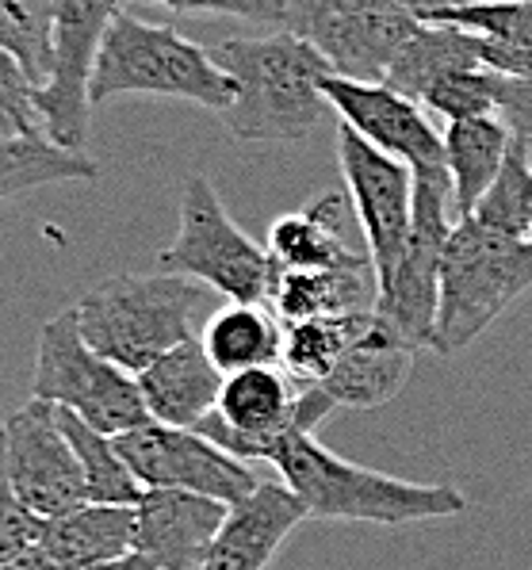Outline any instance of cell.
I'll return each instance as SVG.
<instances>
[{
  "mask_svg": "<svg viewBox=\"0 0 532 570\" xmlns=\"http://www.w3.org/2000/svg\"><path fill=\"white\" fill-rule=\"evenodd\" d=\"M211 58L234 81L223 122L238 142H303L334 111L322 96L329 66L292 31L215 42Z\"/></svg>",
  "mask_w": 532,
  "mask_h": 570,
  "instance_id": "obj_1",
  "label": "cell"
},
{
  "mask_svg": "<svg viewBox=\"0 0 532 570\" xmlns=\"http://www.w3.org/2000/svg\"><path fill=\"white\" fill-rule=\"evenodd\" d=\"M284 487L303 502L307 517L318 521H372L406 524L456 517L467 510V498L444 482H406L383 471L348 463L314 436H292L276 455Z\"/></svg>",
  "mask_w": 532,
  "mask_h": 570,
  "instance_id": "obj_2",
  "label": "cell"
},
{
  "mask_svg": "<svg viewBox=\"0 0 532 570\" xmlns=\"http://www.w3.org/2000/svg\"><path fill=\"white\" fill-rule=\"evenodd\" d=\"M204 287L188 276H111L73 303L89 348L124 372H146L157 356L191 341V318L204 306Z\"/></svg>",
  "mask_w": 532,
  "mask_h": 570,
  "instance_id": "obj_3",
  "label": "cell"
},
{
  "mask_svg": "<svg viewBox=\"0 0 532 570\" xmlns=\"http://www.w3.org/2000/svg\"><path fill=\"white\" fill-rule=\"evenodd\" d=\"M116 96H169L226 111L234 100V81L219 69L211 50L185 39L177 28L119 12L96 55L89 104L100 108Z\"/></svg>",
  "mask_w": 532,
  "mask_h": 570,
  "instance_id": "obj_4",
  "label": "cell"
},
{
  "mask_svg": "<svg viewBox=\"0 0 532 570\" xmlns=\"http://www.w3.org/2000/svg\"><path fill=\"white\" fill-rule=\"evenodd\" d=\"M532 287V238L483 230L475 218L452 226L441 249V303L433 353L467 348L494 318Z\"/></svg>",
  "mask_w": 532,
  "mask_h": 570,
  "instance_id": "obj_5",
  "label": "cell"
},
{
  "mask_svg": "<svg viewBox=\"0 0 532 570\" xmlns=\"http://www.w3.org/2000/svg\"><path fill=\"white\" fill-rule=\"evenodd\" d=\"M161 272L215 287L230 303H268L280 265L226 215L215 184L196 173L185 184L177 238L157 253Z\"/></svg>",
  "mask_w": 532,
  "mask_h": 570,
  "instance_id": "obj_6",
  "label": "cell"
},
{
  "mask_svg": "<svg viewBox=\"0 0 532 570\" xmlns=\"http://www.w3.org/2000/svg\"><path fill=\"white\" fill-rule=\"evenodd\" d=\"M31 399L69 410L104 436H124L150 421L142 394H138V380L89 348L73 306L55 314L39 330Z\"/></svg>",
  "mask_w": 532,
  "mask_h": 570,
  "instance_id": "obj_7",
  "label": "cell"
},
{
  "mask_svg": "<svg viewBox=\"0 0 532 570\" xmlns=\"http://www.w3.org/2000/svg\"><path fill=\"white\" fill-rule=\"evenodd\" d=\"M422 20L395 0H287L284 31L303 39L334 77L376 85Z\"/></svg>",
  "mask_w": 532,
  "mask_h": 570,
  "instance_id": "obj_8",
  "label": "cell"
},
{
  "mask_svg": "<svg viewBox=\"0 0 532 570\" xmlns=\"http://www.w3.org/2000/svg\"><path fill=\"white\" fill-rule=\"evenodd\" d=\"M124 0H50V77L42 85L47 138L62 150L85 154L89 142V85L108 28Z\"/></svg>",
  "mask_w": 532,
  "mask_h": 570,
  "instance_id": "obj_9",
  "label": "cell"
},
{
  "mask_svg": "<svg viewBox=\"0 0 532 570\" xmlns=\"http://www.w3.org/2000/svg\"><path fill=\"white\" fill-rule=\"evenodd\" d=\"M116 449L130 475L142 482V490H185V494H204L234 505L260 487L249 463L234 460L196 429L146 421V425L116 436Z\"/></svg>",
  "mask_w": 532,
  "mask_h": 570,
  "instance_id": "obj_10",
  "label": "cell"
},
{
  "mask_svg": "<svg viewBox=\"0 0 532 570\" xmlns=\"http://www.w3.org/2000/svg\"><path fill=\"white\" fill-rule=\"evenodd\" d=\"M4 441V471L16 498L47 521L85 502V475L73 455V444L58 429L55 406L31 399L28 406L12 410L0 425Z\"/></svg>",
  "mask_w": 532,
  "mask_h": 570,
  "instance_id": "obj_11",
  "label": "cell"
},
{
  "mask_svg": "<svg viewBox=\"0 0 532 570\" xmlns=\"http://www.w3.org/2000/svg\"><path fill=\"white\" fill-rule=\"evenodd\" d=\"M337 157H342V177L353 196V210L361 218L368 257L376 268V279H391L410 245V196L414 177L403 161L380 154L364 142L345 122L337 127Z\"/></svg>",
  "mask_w": 532,
  "mask_h": 570,
  "instance_id": "obj_12",
  "label": "cell"
},
{
  "mask_svg": "<svg viewBox=\"0 0 532 570\" xmlns=\"http://www.w3.org/2000/svg\"><path fill=\"white\" fill-rule=\"evenodd\" d=\"M322 96L329 108L342 116L348 130L376 146L380 154L403 161L410 173H441L444 165V138L425 119L422 104L406 100L391 85H368V81H348V77L329 73L322 81Z\"/></svg>",
  "mask_w": 532,
  "mask_h": 570,
  "instance_id": "obj_13",
  "label": "cell"
},
{
  "mask_svg": "<svg viewBox=\"0 0 532 570\" xmlns=\"http://www.w3.org/2000/svg\"><path fill=\"white\" fill-rule=\"evenodd\" d=\"M226 510L230 505L204 494L146 490L135 505V551L157 570H204Z\"/></svg>",
  "mask_w": 532,
  "mask_h": 570,
  "instance_id": "obj_14",
  "label": "cell"
},
{
  "mask_svg": "<svg viewBox=\"0 0 532 570\" xmlns=\"http://www.w3.org/2000/svg\"><path fill=\"white\" fill-rule=\"evenodd\" d=\"M299 521H307L299 498L280 482H260L249 498L226 510L204 570H268Z\"/></svg>",
  "mask_w": 532,
  "mask_h": 570,
  "instance_id": "obj_15",
  "label": "cell"
},
{
  "mask_svg": "<svg viewBox=\"0 0 532 570\" xmlns=\"http://www.w3.org/2000/svg\"><path fill=\"white\" fill-rule=\"evenodd\" d=\"M444 242L449 238L410 230L403 261L391 272V279H383L376 295V318L414 353L417 348H433V333H437Z\"/></svg>",
  "mask_w": 532,
  "mask_h": 570,
  "instance_id": "obj_16",
  "label": "cell"
},
{
  "mask_svg": "<svg viewBox=\"0 0 532 570\" xmlns=\"http://www.w3.org/2000/svg\"><path fill=\"white\" fill-rule=\"evenodd\" d=\"M268 253L280 268L322 272L368 265V249L348 242V204L342 191H322L307 207L276 218L268 230Z\"/></svg>",
  "mask_w": 532,
  "mask_h": 570,
  "instance_id": "obj_17",
  "label": "cell"
},
{
  "mask_svg": "<svg viewBox=\"0 0 532 570\" xmlns=\"http://www.w3.org/2000/svg\"><path fill=\"white\" fill-rule=\"evenodd\" d=\"M138 394L150 421L177 429H196L207 414H215L226 375L211 364L196 337L177 345L173 353L157 356L146 372L135 375Z\"/></svg>",
  "mask_w": 532,
  "mask_h": 570,
  "instance_id": "obj_18",
  "label": "cell"
},
{
  "mask_svg": "<svg viewBox=\"0 0 532 570\" xmlns=\"http://www.w3.org/2000/svg\"><path fill=\"white\" fill-rule=\"evenodd\" d=\"M39 548L58 570H96L135 551V505L81 502L73 510L47 517Z\"/></svg>",
  "mask_w": 532,
  "mask_h": 570,
  "instance_id": "obj_19",
  "label": "cell"
},
{
  "mask_svg": "<svg viewBox=\"0 0 532 570\" xmlns=\"http://www.w3.org/2000/svg\"><path fill=\"white\" fill-rule=\"evenodd\" d=\"M410 367H414V348H406L372 311L368 333L345 348V356L329 367V375L318 387L334 399V406L372 410L403 391Z\"/></svg>",
  "mask_w": 532,
  "mask_h": 570,
  "instance_id": "obj_20",
  "label": "cell"
},
{
  "mask_svg": "<svg viewBox=\"0 0 532 570\" xmlns=\"http://www.w3.org/2000/svg\"><path fill=\"white\" fill-rule=\"evenodd\" d=\"M380 279L376 268L353 265V268H322V272H295L280 268L273 284V311L284 322H307V318H334V314H368L376 311Z\"/></svg>",
  "mask_w": 532,
  "mask_h": 570,
  "instance_id": "obj_21",
  "label": "cell"
},
{
  "mask_svg": "<svg viewBox=\"0 0 532 570\" xmlns=\"http://www.w3.org/2000/svg\"><path fill=\"white\" fill-rule=\"evenodd\" d=\"M510 130L499 116H471L452 119L444 130V165L452 177V207L456 223L475 215L479 199L499 177L505 154H510Z\"/></svg>",
  "mask_w": 532,
  "mask_h": 570,
  "instance_id": "obj_22",
  "label": "cell"
},
{
  "mask_svg": "<svg viewBox=\"0 0 532 570\" xmlns=\"http://www.w3.org/2000/svg\"><path fill=\"white\" fill-rule=\"evenodd\" d=\"M449 69H486L483 58H479V35L449 28V23H422L414 39L403 47V55L391 61L383 85L403 92L406 100L422 104L430 85Z\"/></svg>",
  "mask_w": 532,
  "mask_h": 570,
  "instance_id": "obj_23",
  "label": "cell"
},
{
  "mask_svg": "<svg viewBox=\"0 0 532 570\" xmlns=\"http://www.w3.org/2000/svg\"><path fill=\"white\" fill-rule=\"evenodd\" d=\"M204 353L223 375L246 372V367H268L284 353V330L265 306L257 303H230L215 311L204 330Z\"/></svg>",
  "mask_w": 532,
  "mask_h": 570,
  "instance_id": "obj_24",
  "label": "cell"
},
{
  "mask_svg": "<svg viewBox=\"0 0 532 570\" xmlns=\"http://www.w3.org/2000/svg\"><path fill=\"white\" fill-rule=\"evenodd\" d=\"M58 429L66 433V441L73 444V455L81 463L85 475V502L96 505H138V498L146 494L142 482L130 475L124 455L116 449V436L96 433L92 425H85L77 414L55 406Z\"/></svg>",
  "mask_w": 532,
  "mask_h": 570,
  "instance_id": "obj_25",
  "label": "cell"
},
{
  "mask_svg": "<svg viewBox=\"0 0 532 570\" xmlns=\"http://www.w3.org/2000/svg\"><path fill=\"white\" fill-rule=\"evenodd\" d=\"M100 165L89 154H73L50 138H0V199L28 196L62 180H96Z\"/></svg>",
  "mask_w": 532,
  "mask_h": 570,
  "instance_id": "obj_26",
  "label": "cell"
},
{
  "mask_svg": "<svg viewBox=\"0 0 532 570\" xmlns=\"http://www.w3.org/2000/svg\"><path fill=\"white\" fill-rule=\"evenodd\" d=\"M372 311L368 314H334V318H307V322H287L284 330V353L280 361L287 372L303 383H322L329 375V367L345 356L348 345L368 333Z\"/></svg>",
  "mask_w": 532,
  "mask_h": 570,
  "instance_id": "obj_27",
  "label": "cell"
},
{
  "mask_svg": "<svg viewBox=\"0 0 532 570\" xmlns=\"http://www.w3.org/2000/svg\"><path fill=\"white\" fill-rule=\"evenodd\" d=\"M471 218L483 230L505 234V238H532V165L525 146L510 142L499 177L486 188V196L479 199Z\"/></svg>",
  "mask_w": 532,
  "mask_h": 570,
  "instance_id": "obj_28",
  "label": "cell"
},
{
  "mask_svg": "<svg viewBox=\"0 0 532 570\" xmlns=\"http://www.w3.org/2000/svg\"><path fill=\"white\" fill-rule=\"evenodd\" d=\"M0 50L42 89L50 77V0H0Z\"/></svg>",
  "mask_w": 532,
  "mask_h": 570,
  "instance_id": "obj_29",
  "label": "cell"
},
{
  "mask_svg": "<svg viewBox=\"0 0 532 570\" xmlns=\"http://www.w3.org/2000/svg\"><path fill=\"white\" fill-rule=\"evenodd\" d=\"M422 23H449L471 35H483L502 47L532 50V0H479V4H456L430 12Z\"/></svg>",
  "mask_w": 532,
  "mask_h": 570,
  "instance_id": "obj_30",
  "label": "cell"
},
{
  "mask_svg": "<svg viewBox=\"0 0 532 570\" xmlns=\"http://www.w3.org/2000/svg\"><path fill=\"white\" fill-rule=\"evenodd\" d=\"M42 89L8 50H0V138H47Z\"/></svg>",
  "mask_w": 532,
  "mask_h": 570,
  "instance_id": "obj_31",
  "label": "cell"
},
{
  "mask_svg": "<svg viewBox=\"0 0 532 570\" xmlns=\"http://www.w3.org/2000/svg\"><path fill=\"white\" fill-rule=\"evenodd\" d=\"M422 108L444 119L494 116V69H449L422 96Z\"/></svg>",
  "mask_w": 532,
  "mask_h": 570,
  "instance_id": "obj_32",
  "label": "cell"
},
{
  "mask_svg": "<svg viewBox=\"0 0 532 570\" xmlns=\"http://www.w3.org/2000/svg\"><path fill=\"white\" fill-rule=\"evenodd\" d=\"M39 532H42V521L16 498L12 482H8L4 441H0V563H12L16 556L39 548Z\"/></svg>",
  "mask_w": 532,
  "mask_h": 570,
  "instance_id": "obj_33",
  "label": "cell"
},
{
  "mask_svg": "<svg viewBox=\"0 0 532 570\" xmlns=\"http://www.w3.org/2000/svg\"><path fill=\"white\" fill-rule=\"evenodd\" d=\"M494 116L505 122L513 142L532 150V81L494 73Z\"/></svg>",
  "mask_w": 532,
  "mask_h": 570,
  "instance_id": "obj_34",
  "label": "cell"
},
{
  "mask_svg": "<svg viewBox=\"0 0 532 570\" xmlns=\"http://www.w3.org/2000/svg\"><path fill=\"white\" fill-rule=\"evenodd\" d=\"M173 12H196V16H234V20L273 23L284 28L287 0H154Z\"/></svg>",
  "mask_w": 532,
  "mask_h": 570,
  "instance_id": "obj_35",
  "label": "cell"
},
{
  "mask_svg": "<svg viewBox=\"0 0 532 570\" xmlns=\"http://www.w3.org/2000/svg\"><path fill=\"white\" fill-rule=\"evenodd\" d=\"M0 570H58V567L50 563L42 548H31V551H23V556H16L12 563H0Z\"/></svg>",
  "mask_w": 532,
  "mask_h": 570,
  "instance_id": "obj_36",
  "label": "cell"
},
{
  "mask_svg": "<svg viewBox=\"0 0 532 570\" xmlns=\"http://www.w3.org/2000/svg\"><path fill=\"white\" fill-rule=\"evenodd\" d=\"M96 570H157V567H154L146 556H138V551H130L127 559H116V563H108V567H96Z\"/></svg>",
  "mask_w": 532,
  "mask_h": 570,
  "instance_id": "obj_37",
  "label": "cell"
},
{
  "mask_svg": "<svg viewBox=\"0 0 532 570\" xmlns=\"http://www.w3.org/2000/svg\"><path fill=\"white\" fill-rule=\"evenodd\" d=\"M467 4H479V0H467Z\"/></svg>",
  "mask_w": 532,
  "mask_h": 570,
  "instance_id": "obj_38",
  "label": "cell"
},
{
  "mask_svg": "<svg viewBox=\"0 0 532 570\" xmlns=\"http://www.w3.org/2000/svg\"><path fill=\"white\" fill-rule=\"evenodd\" d=\"M464 4H467V0H464Z\"/></svg>",
  "mask_w": 532,
  "mask_h": 570,
  "instance_id": "obj_39",
  "label": "cell"
}]
</instances>
